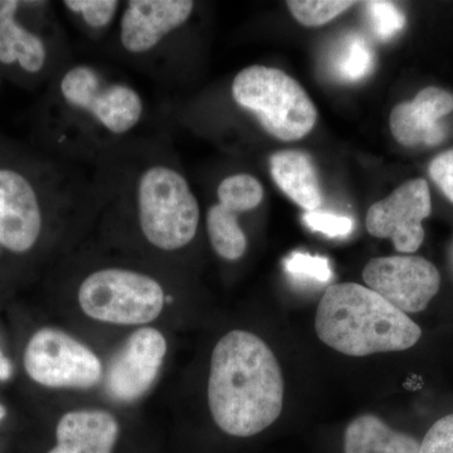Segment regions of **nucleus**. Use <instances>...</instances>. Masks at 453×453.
<instances>
[{"mask_svg": "<svg viewBox=\"0 0 453 453\" xmlns=\"http://www.w3.org/2000/svg\"><path fill=\"white\" fill-rule=\"evenodd\" d=\"M208 404L214 422L229 436H256L276 422L283 378L264 340L246 330L219 339L211 353Z\"/></svg>", "mask_w": 453, "mask_h": 453, "instance_id": "1", "label": "nucleus"}, {"mask_svg": "<svg viewBox=\"0 0 453 453\" xmlns=\"http://www.w3.org/2000/svg\"><path fill=\"white\" fill-rule=\"evenodd\" d=\"M315 329L327 347L350 357L407 350L422 336L410 316L353 282L326 288L316 311Z\"/></svg>", "mask_w": 453, "mask_h": 453, "instance_id": "2", "label": "nucleus"}, {"mask_svg": "<svg viewBox=\"0 0 453 453\" xmlns=\"http://www.w3.org/2000/svg\"><path fill=\"white\" fill-rule=\"evenodd\" d=\"M43 164L0 142V251L22 258L38 249L50 196Z\"/></svg>", "mask_w": 453, "mask_h": 453, "instance_id": "3", "label": "nucleus"}, {"mask_svg": "<svg viewBox=\"0 0 453 453\" xmlns=\"http://www.w3.org/2000/svg\"><path fill=\"white\" fill-rule=\"evenodd\" d=\"M232 95L270 135L282 142L303 139L318 120V110L305 89L279 68H244L234 77Z\"/></svg>", "mask_w": 453, "mask_h": 453, "instance_id": "4", "label": "nucleus"}, {"mask_svg": "<svg viewBox=\"0 0 453 453\" xmlns=\"http://www.w3.org/2000/svg\"><path fill=\"white\" fill-rule=\"evenodd\" d=\"M140 228L149 243L162 251L183 249L198 231V201L187 179L172 166L154 165L142 172L136 186Z\"/></svg>", "mask_w": 453, "mask_h": 453, "instance_id": "5", "label": "nucleus"}, {"mask_svg": "<svg viewBox=\"0 0 453 453\" xmlns=\"http://www.w3.org/2000/svg\"><path fill=\"white\" fill-rule=\"evenodd\" d=\"M77 297L92 320L131 326L151 323L165 305V292L154 277L115 267L86 277Z\"/></svg>", "mask_w": 453, "mask_h": 453, "instance_id": "6", "label": "nucleus"}, {"mask_svg": "<svg viewBox=\"0 0 453 453\" xmlns=\"http://www.w3.org/2000/svg\"><path fill=\"white\" fill-rule=\"evenodd\" d=\"M23 371L43 388L88 389L104 377L100 357L81 342L55 327H42L27 342Z\"/></svg>", "mask_w": 453, "mask_h": 453, "instance_id": "7", "label": "nucleus"}, {"mask_svg": "<svg viewBox=\"0 0 453 453\" xmlns=\"http://www.w3.org/2000/svg\"><path fill=\"white\" fill-rule=\"evenodd\" d=\"M46 3L0 0V74L13 81H38L49 70L50 47L38 28Z\"/></svg>", "mask_w": 453, "mask_h": 453, "instance_id": "8", "label": "nucleus"}, {"mask_svg": "<svg viewBox=\"0 0 453 453\" xmlns=\"http://www.w3.org/2000/svg\"><path fill=\"white\" fill-rule=\"evenodd\" d=\"M62 100L92 116L115 135L129 133L142 120L144 104L135 89L124 83H109L95 68H70L59 81Z\"/></svg>", "mask_w": 453, "mask_h": 453, "instance_id": "9", "label": "nucleus"}, {"mask_svg": "<svg viewBox=\"0 0 453 453\" xmlns=\"http://www.w3.org/2000/svg\"><path fill=\"white\" fill-rule=\"evenodd\" d=\"M363 280L371 290L407 315L427 308L441 286L436 266L419 256L372 258L363 270Z\"/></svg>", "mask_w": 453, "mask_h": 453, "instance_id": "10", "label": "nucleus"}, {"mask_svg": "<svg viewBox=\"0 0 453 453\" xmlns=\"http://www.w3.org/2000/svg\"><path fill=\"white\" fill-rule=\"evenodd\" d=\"M431 211L427 181L412 179L369 208L366 229L374 237L392 240L396 251L414 253L425 241L422 223Z\"/></svg>", "mask_w": 453, "mask_h": 453, "instance_id": "11", "label": "nucleus"}, {"mask_svg": "<svg viewBox=\"0 0 453 453\" xmlns=\"http://www.w3.org/2000/svg\"><path fill=\"white\" fill-rule=\"evenodd\" d=\"M168 351L165 336L155 327L135 330L113 357L106 388L115 401L130 403L153 386Z\"/></svg>", "mask_w": 453, "mask_h": 453, "instance_id": "12", "label": "nucleus"}, {"mask_svg": "<svg viewBox=\"0 0 453 453\" xmlns=\"http://www.w3.org/2000/svg\"><path fill=\"white\" fill-rule=\"evenodd\" d=\"M190 0H131L120 23L122 47L134 55L154 50L192 16Z\"/></svg>", "mask_w": 453, "mask_h": 453, "instance_id": "13", "label": "nucleus"}, {"mask_svg": "<svg viewBox=\"0 0 453 453\" xmlns=\"http://www.w3.org/2000/svg\"><path fill=\"white\" fill-rule=\"evenodd\" d=\"M453 111V95L429 86L421 89L411 103L396 105L390 113V131L404 146H436L446 139L441 119Z\"/></svg>", "mask_w": 453, "mask_h": 453, "instance_id": "14", "label": "nucleus"}, {"mask_svg": "<svg viewBox=\"0 0 453 453\" xmlns=\"http://www.w3.org/2000/svg\"><path fill=\"white\" fill-rule=\"evenodd\" d=\"M120 426L100 410L71 411L57 423L56 446L47 453H112Z\"/></svg>", "mask_w": 453, "mask_h": 453, "instance_id": "15", "label": "nucleus"}, {"mask_svg": "<svg viewBox=\"0 0 453 453\" xmlns=\"http://www.w3.org/2000/svg\"><path fill=\"white\" fill-rule=\"evenodd\" d=\"M270 170L277 187L306 211L323 204L320 181L311 157L300 150H282L270 157Z\"/></svg>", "mask_w": 453, "mask_h": 453, "instance_id": "16", "label": "nucleus"}, {"mask_svg": "<svg viewBox=\"0 0 453 453\" xmlns=\"http://www.w3.org/2000/svg\"><path fill=\"white\" fill-rule=\"evenodd\" d=\"M421 442L390 428L372 414L353 419L344 434L345 453H418Z\"/></svg>", "mask_w": 453, "mask_h": 453, "instance_id": "17", "label": "nucleus"}, {"mask_svg": "<svg viewBox=\"0 0 453 453\" xmlns=\"http://www.w3.org/2000/svg\"><path fill=\"white\" fill-rule=\"evenodd\" d=\"M207 231L211 247L219 257L235 261L246 252L247 238L238 222V213L219 203L208 210Z\"/></svg>", "mask_w": 453, "mask_h": 453, "instance_id": "18", "label": "nucleus"}, {"mask_svg": "<svg viewBox=\"0 0 453 453\" xmlns=\"http://www.w3.org/2000/svg\"><path fill=\"white\" fill-rule=\"evenodd\" d=\"M374 53L362 35H349L342 38L333 57L334 73L342 81L357 82L372 73Z\"/></svg>", "mask_w": 453, "mask_h": 453, "instance_id": "19", "label": "nucleus"}, {"mask_svg": "<svg viewBox=\"0 0 453 453\" xmlns=\"http://www.w3.org/2000/svg\"><path fill=\"white\" fill-rule=\"evenodd\" d=\"M217 195L219 204L241 214L255 210L261 204L264 188L252 175L234 174L223 179Z\"/></svg>", "mask_w": 453, "mask_h": 453, "instance_id": "20", "label": "nucleus"}, {"mask_svg": "<svg viewBox=\"0 0 453 453\" xmlns=\"http://www.w3.org/2000/svg\"><path fill=\"white\" fill-rule=\"evenodd\" d=\"M356 4V2H345V0H290L288 2L292 16L297 22L306 27L326 25Z\"/></svg>", "mask_w": 453, "mask_h": 453, "instance_id": "21", "label": "nucleus"}, {"mask_svg": "<svg viewBox=\"0 0 453 453\" xmlns=\"http://www.w3.org/2000/svg\"><path fill=\"white\" fill-rule=\"evenodd\" d=\"M286 273L301 285H324L333 277L329 259L305 252H294L283 261Z\"/></svg>", "mask_w": 453, "mask_h": 453, "instance_id": "22", "label": "nucleus"}, {"mask_svg": "<svg viewBox=\"0 0 453 453\" xmlns=\"http://www.w3.org/2000/svg\"><path fill=\"white\" fill-rule=\"evenodd\" d=\"M365 4L372 32L380 41L392 40L404 28V14L393 3L372 0Z\"/></svg>", "mask_w": 453, "mask_h": 453, "instance_id": "23", "label": "nucleus"}, {"mask_svg": "<svg viewBox=\"0 0 453 453\" xmlns=\"http://www.w3.org/2000/svg\"><path fill=\"white\" fill-rule=\"evenodd\" d=\"M65 7L80 14L83 22L94 29L106 28L118 13V0H65Z\"/></svg>", "mask_w": 453, "mask_h": 453, "instance_id": "24", "label": "nucleus"}, {"mask_svg": "<svg viewBox=\"0 0 453 453\" xmlns=\"http://www.w3.org/2000/svg\"><path fill=\"white\" fill-rule=\"evenodd\" d=\"M303 219L311 231L319 232L330 238L348 237L354 231L353 219L347 216L327 213V211H305Z\"/></svg>", "mask_w": 453, "mask_h": 453, "instance_id": "25", "label": "nucleus"}, {"mask_svg": "<svg viewBox=\"0 0 453 453\" xmlns=\"http://www.w3.org/2000/svg\"><path fill=\"white\" fill-rule=\"evenodd\" d=\"M418 453H453V414L438 419L429 428Z\"/></svg>", "mask_w": 453, "mask_h": 453, "instance_id": "26", "label": "nucleus"}, {"mask_svg": "<svg viewBox=\"0 0 453 453\" xmlns=\"http://www.w3.org/2000/svg\"><path fill=\"white\" fill-rule=\"evenodd\" d=\"M429 175L446 198L453 203V149L432 160Z\"/></svg>", "mask_w": 453, "mask_h": 453, "instance_id": "27", "label": "nucleus"}, {"mask_svg": "<svg viewBox=\"0 0 453 453\" xmlns=\"http://www.w3.org/2000/svg\"><path fill=\"white\" fill-rule=\"evenodd\" d=\"M5 414H7V411H5V408L3 407L2 404H0V421H2L3 418H4Z\"/></svg>", "mask_w": 453, "mask_h": 453, "instance_id": "28", "label": "nucleus"}, {"mask_svg": "<svg viewBox=\"0 0 453 453\" xmlns=\"http://www.w3.org/2000/svg\"><path fill=\"white\" fill-rule=\"evenodd\" d=\"M449 264H451L452 271H453V244L451 247V251H449Z\"/></svg>", "mask_w": 453, "mask_h": 453, "instance_id": "29", "label": "nucleus"}, {"mask_svg": "<svg viewBox=\"0 0 453 453\" xmlns=\"http://www.w3.org/2000/svg\"><path fill=\"white\" fill-rule=\"evenodd\" d=\"M0 253H2V251H0Z\"/></svg>", "mask_w": 453, "mask_h": 453, "instance_id": "30", "label": "nucleus"}, {"mask_svg": "<svg viewBox=\"0 0 453 453\" xmlns=\"http://www.w3.org/2000/svg\"></svg>", "mask_w": 453, "mask_h": 453, "instance_id": "31", "label": "nucleus"}]
</instances>
